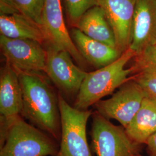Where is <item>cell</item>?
Instances as JSON below:
<instances>
[{"label": "cell", "mask_w": 156, "mask_h": 156, "mask_svg": "<svg viewBox=\"0 0 156 156\" xmlns=\"http://www.w3.org/2000/svg\"><path fill=\"white\" fill-rule=\"evenodd\" d=\"M16 72L22 90L21 116L57 142L60 141L61 116L58 95L48 78L43 73Z\"/></svg>", "instance_id": "cell-1"}, {"label": "cell", "mask_w": 156, "mask_h": 156, "mask_svg": "<svg viewBox=\"0 0 156 156\" xmlns=\"http://www.w3.org/2000/svg\"><path fill=\"white\" fill-rule=\"evenodd\" d=\"M0 156H56L60 145L21 116L0 117Z\"/></svg>", "instance_id": "cell-2"}, {"label": "cell", "mask_w": 156, "mask_h": 156, "mask_svg": "<svg viewBox=\"0 0 156 156\" xmlns=\"http://www.w3.org/2000/svg\"><path fill=\"white\" fill-rule=\"evenodd\" d=\"M135 54L130 48L124 51L111 64L87 73L76 97L73 106L79 110H87L104 97L119 89L128 81L133 68H126L128 62Z\"/></svg>", "instance_id": "cell-3"}, {"label": "cell", "mask_w": 156, "mask_h": 156, "mask_svg": "<svg viewBox=\"0 0 156 156\" xmlns=\"http://www.w3.org/2000/svg\"><path fill=\"white\" fill-rule=\"evenodd\" d=\"M61 116V139L56 156H93L87 139L86 127L93 112L71 106L58 94Z\"/></svg>", "instance_id": "cell-4"}, {"label": "cell", "mask_w": 156, "mask_h": 156, "mask_svg": "<svg viewBox=\"0 0 156 156\" xmlns=\"http://www.w3.org/2000/svg\"><path fill=\"white\" fill-rule=\"evenodd\" d=\"M91 147L96 156H135L140 146L130 139L123 126H117L97 112H93Z\"/></svg>", "instance_id": "cell-5"}, {"label": "cell", "mask_w": 156, "mask_h": 156, "mask_svg": "<svg viewBox=\"0 0 156 156\" xmlns=\"http://www.w3.org/2000/svg\"><path fill=\"white\" fill-rule=\"evenodd\" d=\"M146 95L133 78L123 84L111 97L101 100L93 106L108 119H115L125 128L140 110Z\"/></svg>", "instance_id": "cell-6"}, {"label": "cell", "mask_w": 156, "mask_h": 156, "mask_svg": "<svg viewBox=\"0 0 156 156\" xmlns=\"http://www.w3.org/2000/svg\"><path fill=\"white\" fill-rule=\"evenodd\" d=\"M47 58L45 72L47 77L62 93L74 96L78 94L87 72L76 66L66 50L46 43Z\"/></svg>", "instance_id": "cell-7"}, {"label": "cell", "mask_w": 156, "mask_h": 156, "mask_svg": "<svg viewBox=\"0 0 156 156\" xmlns=\"http://www.w3.org/2000/svg\"><path fill=\"white\" fill-rule=\"evenodd\" d=\"M0 47L6 62L22 72H45L47 51L43 44L30 39H11L0 36Z\"/></svg>", "instance_id": "cell-8"}, {"label": "cell", "mask_w": 156, "mask_h": 156, "mask_svg": "<svg viewBox=\"0 0 156 156\" xmlns=\"http://www.w3.org/2000/svg\"><path fill=\"white\" fill-rule=\"evenodd\" d=\"M42 30L46 43L68 51L78 66H86L87 62L80 55L67 30L63 17L61 0H44Z\"/></svg>", "instance_id": "cell-9"}, {"label": "cell", "mask_w": 156, "mask_h": 156, "mask_svg": "<svg viewBox=\"0 0 156 156\" xmlns=\"http://www.w3.org/2000/svg\"><path fill=\"white\" fill-rule=\"evenodd\" d=\"M136 0H95L104 12L115 34L116 49L122 55L129 48Z\"/></svg>", "instance_id": "cell-10"}, {"label": "cell", "mask_w": 156, "mask_h": 156, "mask_svg": "<svg viewBox=\"0 0 156 156\" xmlns=\"http://www.w3.org/2000/svg\"><path fill=\"white\" fill-rule=\"evenodd\" d=\"M156 45V0H136L129 48L136 57Z\"/></svg>", "instance_id": "cell-11"}, {"label": "cell", "mask_w": 156, "mask_h": 156, "mask_svg": "<svg viewBox=\"0 0 156 156\" xmlns=\"http://www.w3.org/2000/svg\"><path fill=\"white\" fill-rule=\"evenodd\" d=\"M23 104L22 90L18 73L6 62L0 74L1 116L12 119L21 116Z\"/></svg>", "instance_id": "cell-12"}, {"label": "cell", "mask_w": 156, "mask_h": 156, "mask_svg": "<svg viewBox=\"0 0 156 156\" xmlns=\"http://www.w3.org/2000/svg\"><path fill=\"white\" fill-rule=\"evenodd\" d=\"M71 36L84 60L97 69L111 64L122 55L116 48L90 38L76 27L72 29Z\"/></svg>", "instance_id": "cell-13"}, {"label": "cell", "mask_w": 156, "mask_h": 156, "mask_svg": "<svg viewBox=\"0 0 156 156\" xmlns=\"http://www.w3.org/2000/svg\"><path fill=\"white\" fill-rule=\"evenodd\" d=\"M1 35L11 39H30L44 44L47 41L42 29L20 13L1 14Z\"/></svg>", "instance_id": "cell-14"}, {"label": "cell", "mask_w": 156, "mask_h": 156, "mask_svg": "<svg viewBox=\"0 0 156 156\" xmlns=\"http://www.w3.org/2000/svg\"><path fill=\"white\" fill-rule=\"evenodd\" d=\"M76 27L90 38L116 49L113 31L100 7L91 8L80 18Z\"/></svg>", "instance_id": "cell-15"}, {"label": "cell", "mask_w": 156, "mask_h": 156, "mask_svg": "<svg viewBox=\"0 0 156 156\" xmlns=\"http://www.w3.org/2000/svg\"><path fill=\"white\" fill-rule=\"evenodd\" d=\"M125 130L138 145L145 144L156 133V102L146 97L140 110Z\"/></svg>", "instance_id": "cell-16"}, {"label": "cell", "mask_w": 156, "mask_h": 156, "mask_svg": "<svg viewBox=\"0 0 156 156\" xmlns=\"http://www.w3.org/2000/svg\"><path fill=\"white\" fill-rule=\"evenodd\" d=\"M136 73L131 78L144 90L146 97L156 102V68L147 65H134Z\"/></svg>", "instance_id": "cell-17"}, {"label": "cell", "mask_w": 156, "mask_h": 156, "mask_svg": "<svg viewBox=\"0 0 156 156\" xmlns=\"http://www.w3.org/2000/svg\"><path fill=\"white\" fill-rule=\"evenodd\" d=\"M44 2V0H13L18 12L33 20L42 29Z\"/></svg>", "instance_id": "cell-18"}, {"label": "cell", "mask_w": 156, "mask_h": 156, "mask_svg": "<svg viewBox=\"0 0 156 156\" xmlns=\"http://www.w3.org/2000/svg\"><path fill=\"white\" fill-rule=\"evenodd\" d=\"M64 3L69 21L75 27L84 14L95 6V0H64Z\"/></svg>", "instance_id": "cell-19"}, {"label": "cell", "mask_w": 156, "mask_h": 156, "mask_svg": "<svg viewBox=\"0 0 156 156\" xmlns=\"http://www.w3.org/2000/svg\"><path fill=\"white\" fill-rule=\"evenodd\" d=\"M135 57V65H147L156 68V45L147 48Z\"/></svg>", "instance_id": "cell-20"}, {"label": "cell", "mask_w": 156, "mask_h": 156, "mask_svg": "<svg viewBox=\"0 0 156 156\" xmlns=\"http://www.w3.org/2000/svg\"><path fill=\"white\" fill-rule=\"evenodd\" d=\"M1 14L19 13L13 3V0H0Z\"/></svg>", "instance_id": "cell-21"}, {"label": "cell", "mask_w": 156, "mask_h": 156, "mask_svg": "<svg viewBox=\"0 0 156 156\" xmlns=\"http://www.w3.org/2000/svg\"><path fill=\"white\" fill-rule=\"evenodd\" d=\"M149 156H156V133L151 135L145 144Z\"/></svg>", "instance_id": "cell-22"}, {"label": "cell", "mask_w": 156, "mask_h": 156, "mask_svg": "<svg viewBox=\"0 0 156 156\" xmlns=\"http://www.w3.org/2000/svg\"><path fill=\"white\" fill-rule=\"evenodd\" d=\"M135 156H142V155H140V153H139V154H136V155H135Z\"/></svg>", "instance_id": "cell-23"}]
</instances>
